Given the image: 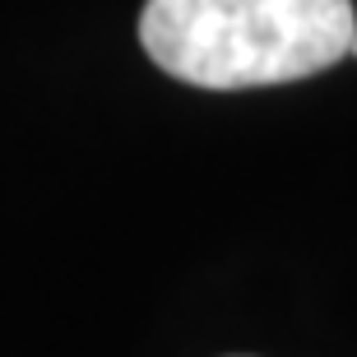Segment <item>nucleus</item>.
<instances>
[{
    "label": "nucleus",
    "mask_w": 357,
    "mask_h": 357,
    "mask_svg": "<svg viewBox=\"0 0 357 357\" xmlns=\"http://www.w3.org/2000/svg\"><path fill=\"white\" fill-rule=\"evenodd\" d=\"M353 0H149V61L195 89H269L353 56Z\"/></svg>",
    "instance_id": "1"
},
{
    "label": "nucleus",
    "mask_w": 357,
    "mask_h": 357,
    "mask_svg": "<svg viewBox=\"0 0 357 357\" xmlns=\"http://www.w3.org/2000/svg\"><path fill=\"white\" fill-rule=\"evenodd\" d=\"M353 56H357V33H353Z\"/></svg>",
    "instance_id": "2"
}]
</instances>
